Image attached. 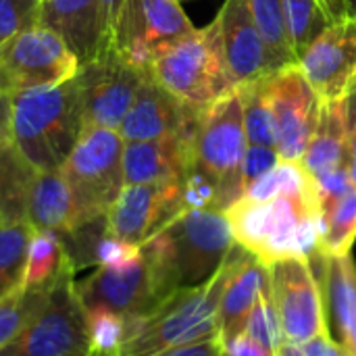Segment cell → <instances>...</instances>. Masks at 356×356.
I'll return each instance as SVG.
<instances>
[{"mask_svg":"<svg viewBox=\"0 0 356 356\" xmlns=\"http://www.w3.org/2000/svg\"><path fill=\"white\" fill-rule=\"evenodd\" d=\"M265 77L242 83L236 88V92L242 102L244 131H246L248 144L275 148V121H273V111L267 98Z\"/></svg>","mask_w":356,"mask_h":356,"instance_id":"obj_30","label":"cell"},{"mask_svg":"<svg viewBox=\"0 0 356 356\" xmlns=\"http://www.w3.org/2000/svg\"><path fill=\"white\" fill-rule=\"evenodd\" d=\"M194 163L192 138L167 136L156 140L125 142V184H163L181 179Z\"/></svg>","mask_w":356,"mask_h":356,"instance_id":"obj_19","label":"cell"},{"mask_svg":"<svg viewBox=\"0 0 356 356\" xmlns=\"http://www.w3.org/2000/svg\"><path fill=\"white\" fill-rule=\"evenodd\" d=\"M86 356H88V355H86Z\"/></svg>","mask_w":356,"mask_h":356,"instance_id":"obj_50","label":"cell"},{"mask_svg":"<svg viewBox=\"0 0 356 356\" xmlns=\"http://www.w3.org/2000/svg\"><path fill=\"white\" fill-rule=\"evenodd\" d=\"M348 350H350V355L356 356V325H355V330H353L350 342H348Z\"/></svg>","mask_w":356,"mask_h":356,"instance_id":"obj_47","label":"cell"},{"mask_svg":"<svg viewBox=\"0 0 356 356\" xmlns=\"http://www.w3.org/2000/svg\"><path fill=\"white\" fill-rule=\"evenodd\" d=\"M236 240L225 213L184 211L142 244V252L173 294L209 282L223 265Z\"/></svg>","mask_w":356,"mask_h":356,"instance_id":"obj_2","label":"cell"},{"mask_svg":"<svg viewBox=\"0 0 356 356\" xmlns=\"http://www.w3.org/2000/svg\"><path fill=\"white\" fill-rule=\"evenodd\" d=\"M223 353L227 356H275L263 344H259L250 334H240L223 344Z\"/></svg>","mask_w":356,"mask_h":356,"instance_id":"obj_42","label":"cell"},{"mask_svg":"<svg viewBox=\"0 0 356 356\" xmlns=\"http://www.w3.org/2000/svg\"><path fill=\"white\" fill-rule=\"evenodd\" d=\"M275 356H305V353H302V344L284 340V344L280 346V350L275 353Z\"/></svg>","mask_w":356,"mask_h":356,"instance_id":"obj_46","label":"cell"},{"mask_svg":"<svg viewBox=\"0 0 356 356\" xmlns=\"http://www.w3.org/2000/svg\"><path fill=\"white\" fill-rule=\"evenodd\" d=\"M140 252H142V246L119 240V238H115L113 234H108L104 229L100 234V238L96 240V244H94L92 265L108 267V269L125 267V265L134 263L140 257Z\"/></svg>","mask_w":356,"mask_h":356,"instance_id":"obj_37","label":"cell"},{"mask_svg":"<svg viewBox=\"0 0 356 356\" xmlns=\"http://www.w3.org/2000/svg\"><path fill=\"white\" fill-rule=\"evenodd\" d=\"M33 169L13 142L0 144V221H27Z\"/></svg>","mask_w":356,"mask_h":356,"instance_id":"obj_25","label":"cell"},{"mask_svg":"<svg viewBox=\"0 0 356 356\" xmlns=\"http://www.w3.org/2000/svg\"><path fill=\"white\" fill-rule=\"evenodd\" d=\"M356 242V186L323 213L321 254H350Z\"/></svg>","mask_w":356,"mask_h":356,"instance_id":"obj_32","label":"cell"},{"mask_svg":"<svg viewBox=\"0 0 356 356\" xmlns=\"http://www.w3.org/2000/svg\"><path fill=\"white\" fill-rule=\"evenodd\" d=\"M40 25V0H0V44Z\"/></svg>","mask_w":356,"mask_h":356,"instance_id":"obj_36","label":"cell"},{"mask_svg":"<svg viewBox=\"0 0 356 356\" xmlns=\"http://www.w3.org/2000/svg\"><path fill=\"white\" fill-rule=\"evenodd\" d=\"M33 227L27 221H0V298L21 288Z\"/></svg>","mask_w":356,"mask_h":356,"instance_id":"obj_28","label":"cell"},{"mask_svg":"<svg viewBox=\"0 0 356 356\" xmlns=\"http://www.w3.org/2000/svg\"><path fill=\"white\" fill-rule=\"evenodd\" d=\"M75 286L83 309L106 307L127 319L148 315L169 296L144 252L125 267H98Z\"/></svg>","mask_w":356,"mask_h":356,"instance_id":"obj_14","label":"cell"},{"mask_svg":"<svg viewBox=\"0 0 356 356\" xmlns=\"http://www.w3.org/2000/svg\"><path fill=\"white\" fill-rule=\"evenodd\" d=\"M238 250L240 244L236 242L209 282L175 290L148 315L129 317L121 356H154L169 348L219 338V305Z\"/></svg>","mask_w":356,"mask_h":356,"instance_id":"obj_1","label":"cell"},{"mask_svg":"<svg viewBox=\"0 0 356 356\" xmlns=\"http://www.w3.org/2000/svg\"><path fill=\"white\" fill-rule=\"evenodd\" d=\"M79 69L75 52L44 25H33L0 44V90L6 96L71 81Z\"/></svg>","mask_w":356,"mask_h":356,"instance_id":"obj_9","label":"cell"},{"mask_svg":"<svg viewBox=\"0 0 356 356\" xmlns=\"http://www.w3.org/2000/svg\"><path fill=\"white\" fill-rule=\"evenodd\" d=\"M344 2H346L348 17H356V0H344Z\"/></svg>","mask_w":356,"mask_h":356,"instance_id":"obj_48","label":"cell"},{"mask_svg":"<svg viewBox=\"0 0 356 356\" xmlns=\"http://www.w3.org/2000/svg\"><path fill=\"white\" fill-rule=\"evenodd\" d=\"M75 273L77 271L69 261L52 284L44 307L21 330V334L0 350V356L88 355L86 309L77 294Z\"/></svg>","mask_w":356,"mask_h":356,"instance_id":"obj_7","label":"cell"},{"mask_svg":"<svg viewBox=\"0 0 356 356\" xmlns=\"http://www.w3.org/2000/svg\"><path fill=\"white\" fill-rule=\"evenodd\" d=\"M123 146L125 140L117 129L83 127L63 163L60 173L71 188L79 227L104 219L123 190Z\"/></svg>","mask_w":356,"mask_h":356,"instance_id":"obj_6","label":"cell"},{"mask_svg":"<svg viewBox=\"0 0 356 356\" xmlns=\"http://www.w3.org/2000/svg\"><path fill=\"white\" fill-rule=\"evenodd\" d=\"M298 65L323 102L344 100L356 86V17L334 21Z\"/></svg>","mask_w":356,"mask_h":356,"instance_id":"obj_16","label":"cell"},{"mask_svg":"<svg viewBox=\"0 0 356 356\" xmlns=\"http://www.w3.org/2000/svg\"><path fill=\"white\" fill-rule=\"evenodd\" d=\"M246 198L252 200H271V198H298L311 204H319L317 184L315 177L305 169L300 161H282L265 173L261 179H257L252 186L244 192Z\"/></svg>","mask_w":356,"mask_h":356,"instance_id":"obj_26","label":"cell"},{"mask_svg":"<svg viewBox=\"0 0 356 356\" xmlns=\"http://www.w3.org/2000/svg\"><path fill=\"white\" fill-rule=\"evenodd\" d=\"M246 148L248 140L244 131L242 102L234 90L200 115L192 136L194 165L219 184L223 213L244 196L242 163Z\"/></svg>","mask_w":356,"mask_h":356,"instance_id":"obj_8","label":"cell"},{"mask_svg":"<svg viewBox=\"0 0 356 356\" xmlns=\"http://www.w3.org/2000/svg\"><path fill=\"white\" fill-rule=\"evenodd\" d=\"M225 217L234 240L267 267L292 257L311 261L321 252L323 215L317 204L284 196L271 200L242 196Z\"/></svg>","mask_w":356,"mask_h":356,"instance_id":"obj_4","label":"cell"},{"mask_svg":"<svg viewBox=\"0 0 356 356\" xmlns=\"http://www.w3.org/2000/svg\"><path fill=\"white\" fill-rule=\"evenodd\" d=\"M88 325V356H121L127 338V317L106 307L86 309Z\"/></svg>","mask_w":356,"mask_h":356,"instance_id":"obj_33","label":"cell"},{"mask_svg":"<svg viewBox=\"0 0 356 356\" xmlns=\"http://www.w3.org/2000/svg\"><path fill=\"white\" fill-rule=\"evenodd\" d=\"M125 0H98V10H100V27H102V54L111 52L113 48V38L115 29L121 17Z\"/></svg>","mask_w":356,"mask_h":356,"instance_id":"obj_39","label":"cell"},{"mask_svg":"<svg viewBox=\"0 0 356 356\" xmlns=\"http://www.w3.org/2000/svg\"><path fill=\"white\" fill-rule=\"evenodd\" d=\"M27 223L33 229H50L60 236L79 229L75 200L60 169L35 171L27 196Z\"/></svg>","mask_w":356,"mask_h":356,"instance_id":"obj_23","label":"cell"},{"mask_svg":"<svg viewBox=\"0 0 356 356\" xmlns=\"http://www.w3.org/2000/svg\"><path fill=\"white\" fill-rule=\"evenodd\" d=\"M148 75L198 113H204L236 90L223 58L215 19L207 27H196L190 35L161 50L152 58Z\"/></svg>","mask_w":356,"mask_h":356,"instance_id":"obj_5","label":"cell"},{"mask_svg":"<svg viewBox=\"0 0 356 356\" xmlns=\"http://www.w3.org/2000/svg\"><path fill=\"white\" fill-rule=\"evenodd\" d=\"M311 265L323 292L330 334L348 348L356 325V263L353 252L342 257L319 252L311 259Z\"/></svg>","mask_w":356,"mask_h":356,"instance_id":"obj_20","label":"cell"},{"mask_svg":"<svg viewBox=\"0 0 356 356\" xmlns=\"http://www.w3.org/2000/svg\"><path fill=\"white\" fill-rule=\"evenodd\" d=\"M344 121H346V140H348V171L356 186V86L344 98Z\"/></svg>","mask_w":356,"mask_h":356,"instance_id":"obj_40","label":"cell"},{"mask_svg":"<svg viewBox=\"0 0 356 356\" xmlns=\"http://www.w3.org/2000/svg\"><path fill=\"white\" fill-rule=\"evenodd\" d=\"M48 290H15L13 294L0 298V350L33 319V315L44 307Z\"/></svg>","mask_w":356,"mask_h":356,"instance_id":"obj_34","label":"cell"},{"mask_svg":"<svg viewBox=\"0 0 356 356\" xmlns=\"http://www.w3.org/2000/svg\"><path fill=\"white\" fill-rule=\"evenodd\" d=\"M325 8L330 10V15L334 17V21H340L344 17H348V10H346V2L344 0H323Z\"/></svg>","mask_w":356,"mask_h":356,"instance_id":"obj_45","label":"cell"},{"mask_svg":"<svg viewBox=\"0 0 356 356\" xmlns=\"http://www.w3.org/2000/svg\"><path fill=\"white\" fill-rule=\"evenodd\" d=\"M194 29L179 0H125L111 50L129 65L148 71L161 50Z\"/></svg>","mask_w":356,"mask_h":356,"instance_id":"obj_10","label":"cell"},{"mask_svg":"<svg viewBox=\"0 0 356 356\" xmlns=\"http://www.w3.org/2000/svg\"><path fill=\"white\" fill-rule=\"evenodd\" d=\"M246 334H250L259 344H263L273 355L284 344V332H282L280 315H277V309H275L273 298H271V284L261 292V296H259V300L250 313Z\"/></svg>","mask_w":356,"mask_h":356,"instance_id":"obj_35","label":"cell"},{"mask_svg":"<svg viewBox=\"0 0 356 356\" xmlns=\"http://www.w3.org/2000/svg\"><path fill=\"white\" fill-rule=\"evenodd\" d=\"M223 355V342L221 338H213V340H204V342H196V344H186V346H177V348H169L161 355L154 356H221Z\"/></svg>","mask_w":356,"mask_h":356,"instance_id":"obj_43","label":"cell"},{"mask_svg":"<svg viewBox=\"0 0 356 356\" xmlns=\"http://www.w3.org/2000/svg\"><path fill=\"white\" fill-rule=\"evenodd\" d=\"M302 353L305 356H353L346 346H342L332 334L321 332L315 338H311L309 342L302 344Z\"/></svg>","mask_w":356,"mask_h":356,"instance_id":"obj_41","label":"cell"},{"mask_svg":"<svg viewBox=\"0 0 356 356\" xmlns=\"http://www.w3.org/2000/svg\"><path fill=\"white\" fill-rule=\"evenodd\" d=\"M65 240L50 229H33L27 246V263L23 275V290H48L69 263Z\"/></svg>","mask_w":356,"mask_h":356,"instance_id":"obj_27","label":"cell"},{"mask_svg":"<svg viewBox=\"0 0 356 356\" xmlns=\"http://www.w3.org/2000/svg\"><path fill=\"white\" fill-rule=\"evenodd\" d=\"M13 142L10 129V98L0 90V144Z\"/></svg>","mask_w":356,"mask_h":356,"instance_id":"obj_44","label":"cell"},{"mask_svg":"<svg viewBox=\"0 0 356 356\" xmlns=\"http://www.w3.org/2000/svg\"><path fill=\"white\" fill-rule=\"evenodd\" d=\"M277 163H280V154H277L275 148L248 144L246 154H244V163H242V184H244V192H246L248 186H252L265 173H269Z\"/></svg>","mask_w":356,"mask_h":356,"instance_id":"obj_38","label":"cell"},{"mask_svg":"<svg viewBox=\"0 0 356 356\" xmlns=\"http://www.w3.org/2000/svg\"><path fill=\"white\" fill-rule=\"evenodd\" d=\"M269 284L284 340L305 344L330 330L323 292L309 259L292 257L269 265Z\"/></svg>","mask_w":356,"mask_h":356,"instance_id":"obj_12","label":"cell"},{"mask_svg":"<svg viewBox=\"0 0 356 356\" xmlns=\"http://www.w3.org/2000/svg\"><path fill=\"white\" fill-rule=\"evenodd\" d=\"M40 25L56 31L81 65L102 54L98 0H40Z\"/></svg>","mask_w":356,"mask_h":356,"instance_id":"obj_22","label":"cell"},{"mask_svg":"<svg viewBox=\"0 0 356 356\" xmlns=\"http://www.w3.org/2000/svg\"><path fill=\"white\" fill-rule=\"evenodd\" d=\"M215 21L219 25L223 58L236 88L275 71L248 0H225Z\"/></svg>","mask_w":356,"mask_h":356,"instance_id":"obj_18","label":"cell"},{"mask_svg":"<svg viewBox=\"0 0 356 356\" xmlns=\"http://www.w3.org/2000/svg\"><path fill=\"white\" fill-rule=\"evenodd\" d=\"M8 98L13 144L21 156L38 171L60 169L86 127L77 77Z\"/></svg>","mask_w":356,"mask_h":356,"instance_id":"obj_3","label":"cell"},{"mask_svg":"<svg viewBox=\"0 0 356 356\" xmlns=\"http://www.w3.org/2000/svg\"><path fill=\"white\" fill-rule=\"evenodd\" d=\"M179 213H184L181 179L163 184H125L104 221L108 234L142 246Z\"/></svg>","mask_w":356,"mask_h":356,"instance_id":"obj_15","label":"cell"},{"mask_svg":"<svg viewBox=\"0 0 356 356\" xmlns=\"http://www.w3.org/2000/svg\"><path fill=\"white\" fill-rule=\"evenodd\" d=\"M221 356H227V355H225V353H223V355H221Z\"/></svg>","mask_w":356,"mask_h":356,"instance_id":"obj_49","label":"cell"},{"mask_svg":"<svg viewBox=\"0 0 356 356\" xmlns=\"http://www.w3.org/2000/svg\"><path fill=\"white\" fill-rule=\"evenodd\" d=\"M265 88L275 121L277 154L282 161H300L317 131L323 100L298 63L269 73Z\"/></svg>","mask_w":356,"mask_h":356,"instance_id":"obj_11","label":"cell"},{"mask_svg":"<svg viewBox=\"0 0 356 356\" xmlns=\"http://www.w3.org/2000/svg\"><path fill=\"white\" fill-rule=\"evenodd\" d=\"M200 115L202 113L190 108L159 86L150 75H146L117 131L125 142L156 140L167 136L192 138Z\"/></svg>","mask_w":356,"mask_h":356,"instance_id":"obj_17","label":"cell"},{"mask_svg":"<svg viewBox=\"0 0 356 356\" xmlns=\"http://www.w3.org/2000/svg\"><path fill=\"white\" fill-rule=\"evenodd\" d=\"M148 71L123 60L115 50L83 63L77 73L86 127L119 129Z\"/></svg>","mask_w":356,"mask_h":356,"instance_id":"obj_13","label":"cell"},{"mask_svg":"<svg viewBox=\"0 0 356 356\" xmlns=\"http://www.w3.org/2000/svg\"><path fill=\"white\" fill-rule=\"evenodd\" d=\"M284 17L296 60L334 23L323 0H284Z\"/></svg>","mask_w":356,"mask_h":356,"instance_id":"obj_29","label":"cell"},{"mask_svg":"<svg viewBox=\"0 0 356 356\" xmlns=\"http://www.w3.org/2000/svg\"><path fill=\"white\" fill-rule=\"evenodd\" d=\"M300 163L313 177L338 167H348L344 100H327L321 104L317 131Z\"/></svg>","mask_w":356,"mask_h":356,"instance_id":"obj_24","label":"cell"},{"mask_svg":"<svg viewBox=\"0 0 356 356\" xmlns=\"http://www.w3.org/2000/svg\"><path fill=\"white\" fill-rule=\"evenodd\" d=\"M267 286L269 267L263 265L244 246H240L234 271L227 280L219 305V338L223 344L246 332L250 313Z\"/></svg>","mask_w":356,"mask_h":356,"instance_id":"obj_21","label":"cell"},{"mask_svg":"<svg viewBox=\"0 0 356 356\" xmlns=\"http://www.w3.org/2000/svg\"><path fill=\"white\" fill-rule=\"evenodd\" d=\"M248 8L269 48L275 71L288 65H296L298 60L294 56L288 29H286L284 0H248Z\"/></svg>","mask_w":356,"mask_h":356,"instance_id":"obj_31","label":"cell"}]
</instances>
